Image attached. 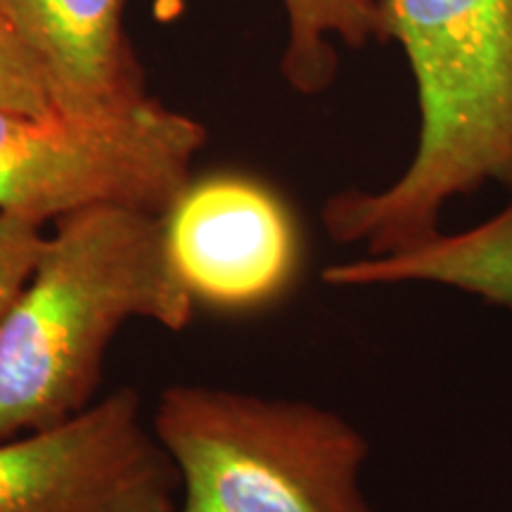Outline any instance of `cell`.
Segmentation results:
<instances>
[{"label":"cell","instance_id":"30bf717a","mask_svg":"<svg viewBox=\"0 0 512 512\" xmlns=\"http://www.w3.org/2000/svg\"><path fill=\"white\" fill-rule=\"evenodd\" d=\"M0 110L31 114V117L57 112L41 64L3 8H0Z\"/></svg>","mask_w":512,"mask_h":512},{"label":"cell","instance_id":"7a4b0ae2","mask_svg":"<svg viewBox=\"0 0 512 512\" xmlns=\"http://www.w3.org/2000/svg\"><path fill=\"white\" fill-rule=\"evenodd\" d=\"M195 304L159 214L95 207L57 221L0 325V441L86 411L128 320L181 332Z\"/></svg>","mask_w":512,"mask_h":512},{"label":"cell","instance_id":"9c48e42d","mask_svg":"<svg viewBox=\"0 0 512 512\" xmlns=\"http://www.w3.org/2000/svg\"><path fill=\"white\" fill-rule=\"evenodd\" d=\"M287 46L283 76L302 95H318L335 81L339 60L332 38L347 48L387 43L382 0H283Z\"/></svg>","mask_w":512,"mask_h":512},{"label":"cell","instance_id":"277c9868","mask_svg":"<svg viewBox=\"0 0 512 512\" xmlns=\"http://www.w3.org/2000/svg\"><path fill=\"white\" fill-rule=\"evenodd\" d=\"M204 143L200 121L150 95L93 114L0 110V214L43 228L95 207L164 216Z\"/></svg>","mask_w":512,"mask_h":512},{"label":"cell","instance_id":"5b68a950","mask_svg":"<svg viewBox=\"0 0 512 512\" xmlns=\"http://www.w3.org/2000/svg\"><path fill=\"white\" fill-rule=\"evenodd\" d=\"M0 512H178V477L136 389L0 441Z\"/></svg>","mask_w":512,"mask_h":512},{"label":"cell","instance_id":"8fae6325","mask_svg":"<svg viewBox=\"0 0 512 512\" xmlns=\"http://www.w3.org/2000/svg\"><path fill=\"white\" fill-rule=\"evenodd\" d=\"M46 228L0 214V325L29 283L46 247Z\"/></svg>","mask_w":512,"mask_h":512},{"label":"cell","instance_id":"6da1fadb","mask_svg":"<svg viewBox=\"0 0 512 512\" xmlns=\"http://www.w3.org/2000/svg\"><path fill=\"white\" fill-rule=\"evenodd\" d=\"M389 41L406 55L420 131L411 164L382 190H342L323 226L366 256L441 233L458 197L512 190V0H382Z\"/></svg>","mask_w":512,"mask_h":512},{"label":"cell","instance_id":"52a82bcc","mask_svg":"<svg viewBox=\"0 0 512 512\" xmlns=\"http://www.w3.org/2000/svg\"><path fill=\"white\" fill-rule=\"evenodd\" d=\"M126 0H0L46 74L57 112L93 114L145 98L124 31Z\"/></svg>","mask_w":512,"mask_h":512},{"label":"cell","instance_id":"ba28073f","mask_svg":"<svg viewBox=\"0 0 512 512\" xmlns=\"http://www.w3.org/2000/svg\"><path fill=\"white\" fill-rule=\"evenodd\" d=\"M332 287L427 283L475 294L512 311V190L498 214L477 226L444 233L422 245L382 256H358L323 268Z\"/></svg>","mask_w":512,"mask_h":512},{"label":"cell","instance_id":"3957f363","mask_svg":"<svg viewBox=\"0 0 512 512\" xmlns=\"http://www.w3.org/2000/svg\"><path fill=\"white\" fill-rule=\"evenodd\" d=\"M152 432L178 477V512H377L361 486L370 444L318 403L178 382Z\"/></svg>","mask_w":512,"mask_h":512},{"label":"cell","instance_id":"8992f818","mask_svg":"<svg viewBox=\"0 0 512 512\" xmlns=\"http://www.w3.org/2000/svg\"><path fill=\"white\" fill-rule=\"evenodd\" d=\"M162 219L178 275L192 299L211 309H261L297 278V221L283 197L256 178L190 181Z\"/></svg>","mask_w":512,"mask_h":512}]
</instances>
